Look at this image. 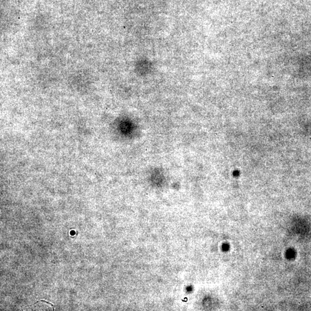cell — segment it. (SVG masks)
<instances>
[{
	"mask_svg": "<svg viewBox=\"0 0 311 311\" xmlns=\"http://www.w3.org/2000/svg\"><path fill=\"white\" fill-rule=\"evenodd\" d=\"M45 302V303H47V304H48L50 305H51V306H52V307L53 308V311H54V305H53V304H52L51 303H50L49 302H47V301H44V300H40V301H37V302H36L34 303V304H32V305H31L30 307H31V306H32V305H35L36 304H37L38 302Z\"/></svg>",
	"mask_w": 311,
	"mask_h": 311,
	"instance_id": "1",
	"label": "cell"
}]
</instances>
